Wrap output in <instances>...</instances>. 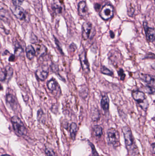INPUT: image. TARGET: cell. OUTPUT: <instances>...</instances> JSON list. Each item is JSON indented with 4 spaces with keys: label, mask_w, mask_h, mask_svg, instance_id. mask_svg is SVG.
Instances as JSON below:
<instances>
[{
    "label": "cell",
    "mask_w": 155,
    "mask_h": 156,
    "mask_svg": "<svg viewBox=\"0 0 155 156\" xmlns=\"http://www.w3.org/2000/svg\"><path fill=\"white\" fill-rule=\"evenodd\" d=\"M78 14L80 16L85 17L87 13V9L86 3L84 1H81L78 4Z\"/></svg>",
    "instance_id": "14"
},
{
    "label": "cell",
    "mask_w": 155,
    "mask_h": 156,
    "mask_svg": "<svg viewBox=\"0 0 155 156\" xmlns=\"http://www.w3.org/2000/svg\"><path fill=\"white\" fill-rule=\"evenodd\" d=\"M125 144L130 156H134L138 152V148L136 144L132 132L128 126H125L122 128Z\"/></svg>",
    "instance_id": "1"
},
{
    "label": "cell",
    "mask_w": 155,
    "mask_h": 156,
    "mask_svg": "<svg viewBox=\"0 0 155 156\" xmlns=\"http://www.w3.org/2000/svg\"><path fill=\"white\" fill-rule=\"evenodd\" d=\"M146 91L148 93L150 94H154L155 92V87L154 86L147 85L146 87Z\"/></svg>",
    "instance_id": "25"
},
{
    "label": "cell",
    "mask_w": 155,
    "mask_h": 156,
    "mask_svg": "<svg viewBox=\"0 0 155 156\" xmlns=\"http://www.w3.org/2000/svg\"><path fill=\"white\" fill-rule=\"evenodd\" d=\"M118 75L120 78V80L121 81H124L126 77V75L124 73L123 69H120L118 71Z\"/></svg>",
    "instance_id": "24"
},
{
    "label": "cell",
    "mask_w": 155,
    "mask_h": 156,
    "mask_svg": "<svg viewBox=\"0 0 155 156\" xmlns=\"http://www.w3.org/2000/svg\"><path fill=\"white\" fill-rule=\"evenodd\" d=\"M80 62L83 71L86 74H88L90 72V65L86 57V52L84 50L82 51L79 55Z\"/></svg>",
    "instance_id": "6"
},
{
    "label": "cell",
    "mask_w": 155,
    "mask_h": 156,
    "mask_svg": "<svg viewBox=\"0 0 155 156\" xmlns=\"http://www.w3.org/2000/svg\"><path fill=\"white\" fill-rule=\"evenodd\" d=\"M101 72L102 74L105 75H107L112 76L113 75V72L112 71H111L106 67L104 66H102L101 68Z\"/></svg>",
    "instance_id": "20"
},
{
    "label": "cell",
    "mask_w": 155,
    "mask_h": 156,
    "mask_svg": "<svg viewBox=\"0 0 155 156\" xmlns=\"http://www.w3.org/2000/svg\"><path fill=\"white\" fill-rule=\"evenodd\" d=\"M100 6H100V5H99V4H96V5H95V9L96 10V11H97L99 10L100 8Z\"/></svg>",
    "instance_id": "35"
},
{
    "label": "cell",
    "mask_w": 155,
    "mask_h": 156,
    "mask_svg": "<svg viewBox=\"0 0 155 156\" xmlns=\"http://www.w3.org/2000/svg\"><path fill=\"white\" fill-rule=\"evenodd\" d=\"M46 51V48L44 46H39V47L36 48V52L38 55H44Z\"/></svg>",
    "instance_id": "22"
},
{
    "label": "cell",
    "mask_w": 155,
    "mask_h": 156,
    "mask_svg": "<svg viewBox=\"0 0 155 156\" xmlns=\"http://www.w3.org/2000/svg\"><path fill=\"white\" fill-rule=\"evenodd\" d=\"M26 56L29 60H32L36 55V51L31 45H28L26 48Z\"/></svg>",
    "instance_id": "16"
},
{
    "label": "cell",
    "mask_w": 155,
    "mask_h": 156,
    "mask_svg": "<svg viewBox=\"0 0 155 156\" xmlns=\"http://www.w3.org/2000/svg\"><path fill=\"white\" fill-rule=\"evenodd\" d=\"M6 99L7 103L10 105L13 110H16L18 109V103L17 100L13 95L11 94H7Z\"/></svg>",
    "instance_id": "10"
},
{
    "label": "cell",
    "mask_w": 155,
    "mask_h": 156,
    "mask_svg": "<svg viewBox=\"0 0 155 156\" xmlns=\"http://www.w3.org/2000/svg\"><path fill=\"white\" fill-rule=\"evenodd\" d=\"M132 96L134 100L137 102L141 108L145 111H147L149 107V103L146 99L145 93L139 91L132 92Z\"/></svg>",
    "instance_id": "2"
},
{
    "label": "cell",
    "mask_w": 155,
    "mask_h": 156,
    "mask_svg": "<svg viewBox=\"0 0 155 156\" xmlns=\"http://www.w3.org/2000/svg\"><path fill=\"white\" fill-rule=\"evenodd\" d=\"M151 151L152 152V153L154 154L155 153V143H153L151 144Z\"/></svg>",
    "instance_id": "34"
},
{
    "label": "cell",
    "mask_w": 155,
    "mask_h": 156,
    "mask_svg": "<svg viewBox=\"0 0 155 156\" xmlns=\"http://www.w3.org/2000/svg\"><path fill=\"white\" fill-rule=\"evenodd\" d=\"M9 61L11 62H13L15 60V56L14 55H11V56L9 58Z\"/></svg>",
    "instance_id": "33"
},
{
    "label": "cell",
    "mask_w": 155,
    "mask_h": 156,
    "mask_svg": "<svg viewBox=\"0 0 155 156\" xmlns=\"http://www.w3.org/2000/svg\"><path fill=\"white\" fill-rule=\"evenodd\" d=\"M2 156H9V155H2Z\"/></svg>",
    "instance_id": "38"
},
{
    "label": "cell",
    "mask_w": 155,
    "mask_h": 156,
    "mask_svg": "<svg viewBox=\"0 0 155 156\" xmlns=\"http://www.w3.org/2000/svg\"><path fill=\"white\" fill-rule=\"evenodd\" d=\"M140 79L150 86H155V77L147 74H140Z\"/></svg>",
    "instance_id": "12"
},
{
    "label": "cell",
    "mask_w": 155,
    "mask_h": 156,
    "mask_svg": "<svg viewBox=\"0 0 155 156\" xmlns=\"http://www.w3.org/2000/svg\"><path fill=\"white\" fill-rule=\"evenodd\" d=\"M22 50L21 47H16L15 50V54L16 55H19L22 52Z\"/></svg>",
    "instance_id": "28"
},
{
    "label": "cell",
    "mask_w": 155,
    "mask_h": 156,
    "mask_svg": "<svg viewBox=\"0 0 155 156\" xmlns=\"http://www.w3.org/2000/svg\"><path fill=\"white\" fill-rule=\"evenodd\" d=\"M43 114V111H42V110H41V109L39 110L37 112V119L39 121L41 120Z\"/></svg>",
    "instance_id": "30"
},
{
    "label": "cell",
    "mask_w": 155,
    "mask_h": 156,
    "mask_svg": "<svg viewBox=\"0 0 155 156\" xmlns=\"http://www.w3.org/2000/svg\"><path fill=\"white\" fill-rule=\"evenodd\" d=\"M93 134L96 137L101 138L103 134V129L99 125L95 126L93 127Z\"/></svg>",
    "instance_id": "17"
},
{
    "label": "cell",
    "mask_w": 155,
    "mask_h": 156,
    "mask_svg": "<svg viewBox=\"0 0 155 156\" xmlns=\"http://www.w3.org/2000/svg\"><path fill=\"white\" fill-rule=\"evenodd\" d=\"M100 16L105 20L111 18L113 16V7L110 5L104 6L100 12Z\"/></svg>",
    "instance_id": "5"
},
{
    "label": "cell",
    "mask_w": 155,
    "mask_h": 156,
    "mask_svg": "<svg viewBox=\"0 0 155 156\" xmlns=\"http://www.w3.org/2000/svg\"><path fill=\"white\" fill-rule=\"evenodd\" d=\"M90 144H91V149H92L93 156H99L97 152H96L95 147H94V145H93V144H91V143H90Z\"/></svg>",
    "instance_id": "29"
},
{
    "label": "cell",
    "mask_w": 155,
    "mask_h": 156,
    "mask_svg": "<svg viewBox=\"0 0 155 156\" xmlns=\"http://www.w3.org/2000/svg\"><path fill=\"white\" fill-rule=\"evenodd\" d=\"M45 152L47 156H58L57 154L54 152L53 149L50 147H46L45 149Z\"/></svg>",
    "instance_id": "21"
},
{
    "label": "cell",
    "mask_w": 155,
    "mask_h": 156,
    "mask_svg": "<svg viewBox=\"0 0 155 156\" xmlns=\"http://www.w3.org/2000/svg\"><path fill=\"white\" fill-rule=\"evenodd\" d=\"M24 0H12L13 5L15 6H20L22 5Z\"/></svg>",
    "instance_id": "27"
},
{
    "label": "cell",
    "mask_w": 155,
    "mask_h": 156,
    "mask_svg": "<svg viewBox=\"0 0 155 156\" xmlns=\"http://www.w3.org/2000/svg\"><path fill=\"white\" fill-rule=\"evenodd\" d=\"M110 36H111V37L112 38H113L114 37H115V35H114V33H113V32H112V31H110Z\"/></svg>",
    "instance_id": "36"
},
{
    "label": "cell",
    "mask_w": 155,
    "mask_h": 156,
    "mask_svg": "<svg viewBox=\"0 0 155 156\" xmlns=\"http://www.w3.org/2000/svg\"><path fill=\"white\" fill-rule=\"evenodd\" d=\"M12 13L17 19L23 20L26 17L24 9L20 6H14L11 8Z\"/></svg>",
    "instance_id": "8"
},
{
    "label": "cell",
    "mask_w": 155,
    "mask_h": 156,
    "mask_svg": "<svg viewBox=\"0 0 155 156\" xmlns=\"http://www.w3.org/2000/svg\"><path fill=\"white\" fill-rule=\"evenodd\" d=\"M6 75L5 69L4 70L0 71V81H3L6 80Z\"/></svg>",
    "instance_id": "26"
},
{
    "label": "cell",
    "mask_w": 155,
    "mask_h": 156,
    "mask_svg": "<svg viewBox=\"0 0 155 156\" xmlns=\"http://www.w3.org/2000/svg\"><path fill=\"white\" fill-rule=\"evenodd\" d=\"M36 75L39 80L44 81L48 76V70L45 67H40L36 70Z\"/></svg>",
    "instance_id": "11"
},
{
    "label": "cell",
    "mask_w": 155,
    "mask_h": 156,
    "mask_svg": "<svg viewBox=\"0 0 155 156\" xmlns=\"http://www.w3.org/2000/svg\"><path fill=\"white\" fill-rule=\"evenodd\" d=\"M6 72V79L7 81H9L10 79H11L13 75V70L12 68L10 66H7L6 68L5 69Z\"/></svg>",
    "instance_id": "19"
},
{
    "label": "cell",
    "mask_w": 155,
    "mask_h": 156,
    "mask_svg": "<svg viewBox=\"0 0 155 156\" xmlns=\"http://www.w3.org/2000/svg\"><path fill=\"white\" fill-rule=\"evenodd\" d=\"M47 87L48 89L51 91H53L56 90V88L57 86V83L56 82V81L52 79L48 81L47 82Z\"/></svg>",
    "instance_id": "18"
},
{
    "label": "cell",
    "mask_w": 155,
    "mask_h": 156,
    "mask_svg": "<svg viewBox=\"0 0 155 156\" xmlns=\"http://www.w3.org/2000/svg\"><path fill=\"white\" fill-rule=\"evenodd\" d=\"M109 101L108 96L106 94H104L102 96L101 101V106L103 111L106 112H107L109 109Z\"/></svg>",
    "instance_id": "13"
},
{
    "label": "cell",
    "mask_w": 155,
    "mask_h": 156,
    "mask_svg": "<svg viewBox=\"0 0 155 156\" xmlns=\"http://www.w3.org/2000/svg\"><path fill=\"white\" fill-rule=\"evenodd\" d=\"M55 42L56 43V45H57V47H58V50H60V52H61V53H63V52H62V50H61V47H60V43H59V41L56 40V38H55Z\"/></svg>",
    "instance_id": "32"
},
{
    "label": "cell",
    "mask_w": 155,
    "mask_h": 156,
    "mask_svg": "<svg viewBox=\"0 0 155 156\" xmlns=\"http://www.w3.org/2000/svg\"><path fill=\"white\" fill-rule=\"evenodd\" d=\"M82 37L84 40H88L92 29V24L90 22H85L82 25Z\"/></svg>",
    "instance_id": "7"
},
{
    "label": "cell",
    "mask_w": 155,
    "mask_h": 156,
    "mask_svg": "<svg viewBox=\"0 0 155 156\" xmlns=\"http://www.w3.org/2000/svg\"><path fill=\"white\" fill-rule=\"evenodd\" d=\"M13 129L16 134L20 136H24L27 133V130L22 121L18 117L14 116L11 119Z\"/></svg>",
    "instance_id": "3"
},
{
    "label": "cell",
    "mask_w": 155,
    "mask_h": 156,
    "mask_svg": "<svg viewBox=\"0 0 155 156\" xmlns=\"http://www.w3.org/2000/svg\"><path fill=\"white\" fill-rule=\"evenodd\" d=\"M8 13L5 11V10H0V18L3 20H8Z\"/></svg>",
    "instance_id": "23"
},
{
    "label": "cell",
    "mask_w": 155,
    "mask_h": 156,
    "mask_svg": "<svg viewBox=\"0 0 155 156\" xmlns=\"http://www.w3.org/2000/svg\"><path fill=\"white\" fill-rule=\"evenodd\" d=\"M77 131H78V127L76 123L74 122L71 123L70 126V134L71 138L72 140H75L76 139Z\"/></svg>",
    "instance_id": "15"
},
{
    "label": "cell",
    "mask_w": 155,
    "mask_h": 156,
    "mask_svg": "<svg viewBox=\"0 0 155 156\" xmlns=\"http://www.w3.org/2000/svg\"><path fill=\"white\" fill-rule=\"evenodd\" d=\"M146 58H151V59H155V55H154V53H147V55L145 56L144 59H146Z\"/></svg>",
    "instance_id": "31"
},
{
    "label": "cell",
    "mask_w": 155,
    "mask_h": 156,
    "mask_svg": "<svg viewBox=\"0 0 155 156\" xmlns=\"http://www.w3.org/2000/svg\"><path fill=\"white\" fill-rule=\"evenodd\" d=\"M2 89H3V88H2V86H1V85L0 84V90H2Z\"/></svg>",
    "instance_id": "37"
},
{
    "label": "cell",
    "mask_w": 155,
    "mask_h": 156,
    "mask_svg": "<svg viewBox=\"0 0 155 156\" xmlns=\"http://www.w3.org/2000/svg\"><path fill=\"white\" fill-rule=\"evenodd\" d=\"M107 138L109 143L114 147L120 146V135L115 128H111L107 131Z\"/></svg>",
    "instance_id": "4"
},
{
    "label": "cell",
    "mask_w": 155,
    "mask_h": 156,
    "mask_svg": "<svg viewBox=\"0 0 155 156\" xmlns=\"http://www.w3.org/2000/svg\"><path fill=\"white\" fill-rule=\"evenodd\" d=\"M144 28L147 41L149 42H153L155 38V32L154 28L148 27L147 25L145 24V22L144 23Z\"/></svg>",
    "instance_id": "9"
}]
</instances>
